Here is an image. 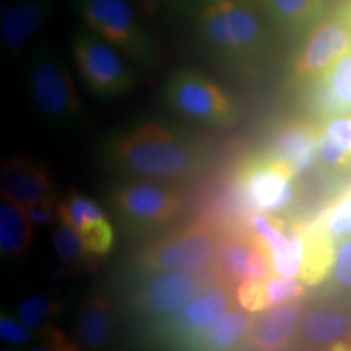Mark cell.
Masks as SVG:
<instances>
[{
	"label": "cell",
	"instance_id": "obj_1",
	"mask_svg": "<svg viewBox=\"0 0 351 351\" xmlns=\"http://www.w3.org/2000/svg\"><path fill=\"white\" fill-rule=\"evenodd\" d=\"M103 158L122 178L163 184L192 181L208 165L204 143L178 127L156 121L114 132L103 145Z\"/></svg>",
	"mask_w": 351,
	"mask_h": 351
},
{
	"label": "cell",
	"instance_id": "obj_2",
	"mask_svg": "<svg viewBox=\"0 0 351 351\" xmlns=\"http://www.w3.org/2000/svg\"><path fill=\"white\" fill-rule=\"evenodd\" d=\"M202 46L231 64H252L269 44L262 16L245 0H207L195 20Z\"/></svg>",
	"mask_w": 351,
	"mask_h": 351
},
{
	"label": "cell",
	"instance_id": "obj_3",
	"mask_svg": "<svg viewBox=\"0 0 351 351\" xmlns=\"http://www.w3.org/2000/svg\"><path fill=\"white\" fill-rule=\"evenodd\" d=\"M29 98L39 117L57 130H72L85 121L83 103L62 56L52 46H38L26 65Z\"/></svg>",
	"mask_w": 351,
	"mask_h": 351
},
{
	"label": "cell",
	"instance_id": "obj_4",
	"mask_svg": "<svg viewBox=\"0 0 351 351\" xmlns=\"http://www.w3.org/2000/svg\"><path fill=\"white\" fill-rule=\"evenodd\" d=\"M77 12L91 33L111 43L130 62L147 69L156 65L158 46L130 0H77Z\"/></svg>",
	"mask_w": 351,
	"mask_h": 351
},
{
	"label": "cell",
	"instance_id": "obj_5",
	"mask_svg": "<svg viewBox=\"0 0 351 351\" xmlns=\"http://www.w3.org/2000/svg\"><path fill=\"white\" fill-rule=\"evenodd\" d=\"M163 98L171 111L212 129H228L238 121L234 99L212 78L194 69H178L166 80Z\"/></svg>",
	"mask_w": 351,
	"mask_h": 351
},
{
	"label": "cell",
	"instance_id": "obj_6",
	"mask_svg": "<svg viewBox=\"0 0 351 351\" xmlns=\"http://www.w3.org/2000/svg\"><path fill=\"white\" fill-rule=\"evenodd\" d=\"M70 47L83 85L96 98H122L137 85V75L130 60L111 43L90 29L73 34Z\"/></svg>",
	"mask_w": 351,
	"mask_h": 351
},
{
	"label": "cell",
	"instance_id": "obj_7",
	"mask_svg": "<svg viewBox=\"0 0 351 351\" xmlns=\"http://www.w3.org/2000/svg\"><path fill=\"white\" fill-rule=\"evenodd\" d=\"M223 239L205 225H191L166 232L142 249L138 267L148 271H191L204 274L218 265Z\"/></svg>",
	"mask_w": 351,
	"mask_h": 351
},
{
	"label": "cell",
	"instance_id": "obj_8",
	"mask_svg": "<svg viewBox=\"0 0 351 351\" xmlns=\"http://www.w3.org/2000/svg\"><path fill=\"white\" fill-rule=\"evenodd\" d=\"M111 205L127 226L148 232L173 225L186 202L168 184L127 179L112 189Z\"/></svg>",
	"mask_w": 351,
	"mask_h": 351
},
{
	"label": "cell",
	"instance_id": "obj_9",
	"mask_svg": "<svg viewBox=\"0 0 351 351\" xmlns=\"http://www.w3.org/2000/svg\"><path fill=\"white\" fill-rule=\"evenodd\" d=\"M208 283L202 274L148 271L130 296L134 313L158 326L187 306Z\"/></svg>",
	"mask_w": 351,
	"mask_h": 351
},
{
	"label": "cell",
	"instance_id": "obj_10",
	"mask_svg": "<svg viewBox=\"0 0 351 351\" xmlns=\"http://www.w3.org/2000/svg\"><path fill=\"white\" fill-rule=\"evenodd\" d=\"M351 52V15L339 13L320 20L311 28L293 62V78L301 83L315 82L341 57Z\"/></svg>",
	"mask_w": 351,
	"mask_h": 351
},
{
	"label": "cell",
	"instance_id": "obj_11",
	"mask_svg": "<svg viewBox=\"0 0 351 351\" xmlns=\"http://www.w3.org/2000/svg\"><path fill=\"white\" fill-rule=\"evenodd\" d=\"M231 307L230 288L226 285H208L178 314L158 327L169 343L199 350L205 333Z\"/></svg>",
	"mask_w": 351,
	"mask_h": 351
},
{
	"label": "cell",
	"instance_id": "obj_12",
	"mask_svg": "<svg viewBox=\"0 0 351 351\" xmlns=\"http://www.w3.org/2000/svg\"><path fill=\"white\" fill-rule=\"evenodd\" d=\"M295 178L296 174L287 165L267 155L245 166L241 186L257 212L278 215L296 202Z\"/></svg>",
	"mask_w": 351,
	"mask_h": 351
},
{
	"label": "cell",
	"instance_id": "obj_13",
	"mask_svg": "<svg viewBox=\"0 0 351 351\" xmlns=\"http://www.w3.org/2000/svg\"><path fill=\"white\" fill-rule=\"evenodd\" d=\"M59 219L75 228L91 257H104L112 251L114 230L108 215L77 189L59 199Z\"/></svg>",
	"mask_w": 351,
	"mask_h": 351
},
{
	"label": "cell",
	"instance_id": "obj_14",
	"mask_svg": "<svg viewBox=\"0 0 351 351\" xmlns=\"http://www.w3.org/2000/svg\"><path fill=\"white\" fill-rule=\"evenodd\" d=\"M0 192L3 200L15 202L23 207L56 195L49 168L23 153H15L3 161Z\"/></svg>",
	"mask_w": 351,
	"mask_h": 351
},
{
	"label": "cell",
	"instance_id": "obj_15",
	"mask_svg": "<svg viewBox=\"0 0 351 351\" xmlns=\"http://www.w3.org/2000/svg\"><path fill=\"white\" fill-rule=\"evenodd\" d=\"M56 8V0H15L2 7L0 41L3 54L16 57L38 36Z\"/></svg>",
	"mask_w": 351,
	"mask_h": 351
},
{
	"label": "cell",
	"instance_id": "obj_16",
	"mask_svg": "<svg viewBox=\"0 0 351 351\" xmlns=\"http://www.w3.org/2000/svg\"><path fill=\"white\" fill-rule=\"evenodd\" d=\"M298 345L315 350L351 351V314L335 306H315L304 311Z\"/></svg>",
	"mask_w": 351,
	"mask_h": 351
},
{
	"label": "cell",
	"instance_id": "obj_17",
	"mask_svg": "<svg viewBox=\"0 0 351 351\" xmlns=\"http://www.w3.org/2000/svg\"><path fill=\"white\" fill-rule=\"evenodd\" d=\"M217 267L238 283L247 278L269 280L275 274L269 252L257 236L236 234L223 239Z\"/></svg>",
	"mask_w": 351,
	"mask_h": 351
},
{
	"label": "cell",
	"instance_id": "obj_18",
	"mask_svg": "<svg viewBox=\"0 0 351 351\" xmlns=\"http://www.w3.org/2000/svg\"><path fill=\"white\" fill-rule=\"evenodd\" d=\"M117 328L114 304L106 293L86 295L78 307L73 322V340L78 350H99L112 340Z\"/></svg>",
	"mask_w": 351,
	"mask_h": 351
},
{
	"label": "cell",
	"instance_id": "obj_19",
	"mask_svg": "<svg viewBox=\"0 0 351 351\" xmlns=\"http://www.w3.org/2000/svg\"><path fill=\"white\" fill-rule=\"evenodd\" d=\"M302 314L300 302L269 307L261 319H256L247 348L278 351L298 345Z\"/></svg>",
	"mask_w": 351,
	"mask_h": 351
},
{
	"label": "cell",
	"instance_id": "obj_20",
	"mask_svg": "<svg viewBox=\"0 0 351 351\" xmlns=\"http://www.w3.org/2000/svg\"><path fill=\"white\" fill-rule=\"evenodd\" d=\"M311 106L322 119L351 114V52L313 82Z\"/></svg>",
	"mask_w": 351,
	"mask_h": 351
},
{
	"label": "cell",
	"instance_id": "obj_21",
	"mask_svg": "<svg viewBox=\"0 0 351 351\" xmlns=\"http://www.w3.org/2000/svg\"><path fill=\"white\" fill-rule=\"evenodd\" d=\"M319 137V125L311 122H291L274 138L269 155L280 160L296 176H300L317 161Z\"/></svg>",
	"mask_w": 351,
	"mask_h": 351
},
{
	"label": "cell",
	"instance_id": "obj_22",
	"mask_svg": "<svg viewBox=\"0 0 351 351\" xmlns=\"http://www.w3.org/2000/svg\"><path fill=\"white\" fill-rule=\"evenodd\" d=\"M301 230L304 238V258L298 278L307 287H317L332 274L339 243L328 234L320 217Z\"/></svg>",
	"mask_w": 351,
	"mask_h": 351
},
{
	"label": "cell",
	"instance_id": "obj_23",
	"mask_svg": "<svg viewBox=\"0 0 351 351\" xmlns=\"http://www.w3.org/2000/svg\"><path fill=\"white\" fill-rule=\"evenodd\" d=\"M328 2L330 0H262V5L276 28L296 34L319 23Z\"/></svg>",
	"mask_w": 351,
	"mask_h": 351
},
{
	"label": "cell",
	"instance_id": "obj_24",
	"mask_svg": "<svg viewBox=\"0 0 351 351\" xmlns=\"http://www.w3.org/2000/svg\"><path fill=\"white\" fill-rule=\"evenodd\" d=\"M254 324H256V317L252 313L243 309V307H239V309L231 307L205 333L199 350H238L241 346L247 345Z\"/></svg>",
	"mask_w": 351,
	"mask_h": 351
},
{
	"label": "cell",
	"instance_id": "obj_25",
	"mask_svg": "<svg viewBox=\"0 0 351 351\" xmlns=\"http://www.w3.org/2000/svg\"><path fill=\"white\" fill-rule=\"evenodd\" d=\"M34 225L23 205L3 200L0 205V254L7 258L23 257L32 247Z\"/></svg>",
	"mask_w": 351,
	"mask_h": 351
},
{
	"label": "cell",
	"instance_id": "obj_26",
	"mask_svg": "<svg viewBox=\"0 0 351 351\" xmlns=\"http://www.w3.org/2000/svg\"><path fill=\"white\" fill-rule=\"evenodd\" d=\"M317 163L328 171L351 168V114L332 117L320 127Z\"/></svg>",
	"mask_w": 351,
	"mask_h": 351
},
{
	"label": "cell",
	"instance_id": "obj_27",
	"mask_svg": "<svg viewBox=\"0 0 351 351\" xmlns=\"http://www.w3.org/2000/svg\"><path fill=\"white\" fill-rule=\"evenodd\" d=\"M64 313V304L57 298L34 293L23 298L16 306V317L33 332L46 330L54 326L56 319Z\"/></svg>",
	"mask_w": 351,
	"mask_h": 351
},
{
	"label": "cell",
	"instance_id": "obj_28",
	"mask_svg": "<svg viewBox=\"0 0 351 351\" xmlns=\"http://www.w3.org/2000/svg\"><path fill=\"white\" fill-rule=\"evenodd\" d=\"M52 247L60 263L69 269H82L91 257L78 231L62 219L52 226Z\"/></svg>",
	"mask_w": 351,
	"mask_h": 351
},
{
	"label": "cell",
	"instance_id": "obj_29",
	"mask_svg": "<svg viewBox=\"0 0 351 351\" xmlns=\"http://www.w3.org/2000/svg\"><path fill=\"white\" fill-rule=\"evenodd\" d=\"M304 258V238L301 228H289V239L280 251L270 256L271 267L276 275L300 276Z\"/></svg>",
	"mask_w": 351,
	"mask_h": 351
},
{
	"label": "cell",
	"instance_id": "obj_30",
	"mask_svg": "<svg viewBox=\"0 0 351 351\" xmlns=\"http://www.w3.org/2000/svg\"><path fill=\"white\" fill-rule=\"evenodd\" d=\"M324 226L337 243L351 236V191L320 215Z\"/></svg>",
	"mask_w": 351,
	"mask_h": 351
},
{
	"label": "cell",
	"instance_id": "obj_31",
	"mask_svg": "<svg viewBox=\"0 0 351 351\" xmlns=\"http://www.w3.org/2000/svg\"><path fill=\"white\" fill-rule=\"evenodd\" d=\"M236 301L239 307L249 311L252 314L265 313L270 307L269 289H267V280L247 278L238 283L236 287Z\"/></svg>",
	"mask_w": 351,
	"mask_h": 351
},
{
	"label": "cell",
	"instance_id": "obj_32",
	"mask_svg": "<svg viewBox=\"0 0 351 351\" xmlns=\"http://www.w3.org/2000/svg\"><path fill=\"white\" fill-rule=\"evenodd\" d=\"M269 289L270 307L288 304V302H300L306 296L307 285L302 283L298 276H285L274 274L267 280Z\"/></svg>",
	"mask_w": 351,
	"mask_h": 351
},
{
	"label": "cell",
	"instance_id": "obj_33",
	"mask_svg": "<svg viewBox=\"0 0 351 351\" xmlns=\"http://www.w3.org/2000/svg\"><path fill=\"white\" fill-rule=\"evenodd\" d=\"M330 276L337 289L351 296V236L337 244L335 262Z\"/></svg>",
	"mask_w": 351,
	"mask_h": 351
},
{
	"label": "cell",
	"instance_id": "obj_34",
	"mask_svg": "<svg viewBox=\"0 0 351 351\" xmlns=\"http://www.w3.org/2000/svg\"><path fill=\"white\" fill-rule=\"evenodd\" d=\"M34 337H36V332L25 326L19 317H12L5 313L0 315V339H2L3 343L12 346L32 345Z\"/></svg>",
	"mask_w": 351,
	"mask_h": 351
},
{
	"label": "cell",
	"instance_id": "obj_35",
	"mask_svg": "<svg viewBox=\"0 0 351 351\" xmlns=\"http://www.w3.org/2000/svg\"><path fill=\"white\" fill-rule=\"evenodd\" d=\"M25 208L34 228L54 226L59 221V199L56 195L26 205Z\"/></svg>",
	"mask_w": 351,
	"mask_h": 351
},
{
	"label": "cell",
	"instance_id": "obj_36",
	"mask_svg": "<svg viewBox=\"0 0 351 351\" xmlns=\"http://www.w3.org/2000/svg\"><path fill=\"white\" fill-rule=\"evenodd\" d=\"M186 2L189 0H138L142 10L145 13H150V15L163 10H178Z\"/></svg>",
	"mask_w": 351,
	"mask_h": 351
},
{
	"label": "cell",
	"instance_id": "obj_37",
	"mask_svg": "<svg viewBox=\"0 0 351 351\" xmlns=\"http://www.w3.org/2000/svg\"><path fill=\"white\" fill-rule=\"evenodd\" d=\"M245 2H251V0H245Z\"/></svg>",
	"mask_w": 351,
	"mask_h": 351
}]
</instances>
